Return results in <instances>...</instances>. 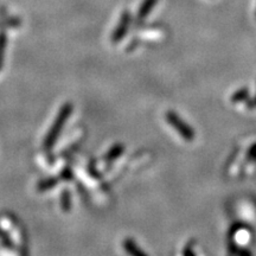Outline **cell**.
Listing matches in <instances>:
<instances>
[{
	"mask_svg": "<svg viewBox=\"0 0 256 256\" xmlns=\"http://www.w3.org/2000/svg\"><path fill=\"white\" fill-rule=\"evenodd\" d=\"M72 106L69 104L63 106L60 114H58L57 119H56L54 126L50 129L48 137H46L45 141H44V147H45V148H51V147L54 146L55 141L58 138V135H60V132L62 127H63L64 122H66V120L70 116V114H72Z\"/></svg>",
	"mask_w": 256,
	"mask_h": 256,
	"instance_id": "cell-1",
	"label": "cell"
},
{
	"mask_svg": "<svg viewBox=\"0 0 256 256\" xmlns=\"http://www.w3.org/2000/svg\"><path fill=\"white\" fill-rule=\"evenodd\" d=\"M166 120L170 123V126H172L176 129V132L186 141H192L195 139V131L191 126L187 125L186 122L178 115L176 111L169 110L166 113Z\"/></svg>",
	"mask_w": 256,
	"mask_h": 256,
	"instance_id": "cell-2",
	"label": "cell"
},
{
	"mask_svg": "<svg viewBox=\"0 0 256 256\" xmlns=\"http://www.w3.org/2000/svg\"><path fill=\"white\" fill-rule=\"evenodd\" d=\"M128 23H129V16L128 13H125L122 16L121 22H120L119 26H117V30L115 31V34L113 35V42H119L121 38L125 36L126 32H127L128 29Z\"/></svg>",
	"mask_w": 256,
	"mask_h": 256,
	"instance_id": "cell-3",
	"label": "cell"
},
{
	"mask_svg": "<svg viewBox=\"0 0 256 256\" xmlns=\"http://www.w3.org/2000/svg\"><path fill=\"white\" fill-rule=\"evenodd\" d=\"M123 247H125L126 252L131 256H147L145 253L137 246V243L132 240H126L125 243H123Z\"/></svg>",
	"mask_w": 256,
	"mask_h": 256,
	"instance_id": "cell-4",
	"label": "cell"
},
{
	"mask_svg": "<svg viewBox=\"0 0 256 256\" xmlns=\"http://www.w3.org/2000/svg\"><path fill=\"white\" fill-rule=\"evenodd\" d=\"M158 2V0H144L143 4H141L139 13H138V17L139 19H144L145 17L152 11V8L155 6V4Z\"/></svg>",
	"mask_w": 256,
	"mask_h": 256,
	"instance_id": "cell-5",
	"label": "cell"
},
{
	"mask_svg": "<svg viewBox=\"0 0 256 256\" xmlns=\"http://www.w3.org/2000/svg\"><path fill=\"white\" fill-rule=\"evenodd\" d=\"M248 89L247 88H242V89H240L238 92L234 93V95L231 96V101L234 102V104H236V102H242L244 100L248 99Z\"/></svg>",
	"mask_w": 256,
	"mask_h": 256,
	"instance_id": "cell-6",
	"label": "cell"
},
{
	"mask_svg": "<svg viewBox=\"0 0 256 256\" xmlns=\"http://www.w3.org/2000/svg\"><path fill=\"white\" fill-rule=\"evenodd\" d=\"M247 160L252 161V163H256V143L254 145L250 146V148L248 149V153H247Z\"/></svg>",
	"mask_w": 256,
	"mask_h": 256,
	"instance_id": "cell-7",
	"label": "cell"
},
{
	"mask_svg": "<svg viewBox=\"0 0 256 256\" xmlns=\"http://www.w3.org/2000/svg\"><path fill=\"white\" fill-rule=\"evenodd\" d=\"M4 49H5V37L4 35H1V36H0V64H1V61H2Z\"/></svg>",
	"mask_w": 256,
	"mask_h": 256,
	"instance_id": "cell-8",
	"label": "cell"
},
{
	"mask_svg": "<svg viewBox=\"0 0 256 256\" xmlns=\"http://www.w3.org/2000/svg\"><path fill=\"white\" fill-rule=\"evenodd\" d=\"M184 256H195V253L192 252V249L189 246L186 247V249L184 250Z\"/></svg>",
	"mask_w": 256,
	"mask_h": 256,
	"instance_id": "cell-9",
	"label": "cell"
},
{
	"mask_svg": "<svg viewBox=\"0 0 256 256\" xmlns=\"http://www.w3.org/2000/svg\"><path fill=\"white\" fill-rule=\"evenodd\" d=\"M250 107H256V96H255L254 101H253V102H252V106H250Z\"/></svg>",
	"mask_w": 256,
	"mask_h": 256,
	"instance_id": "cell-10",
	"label": "cell"
}]
</instances>
